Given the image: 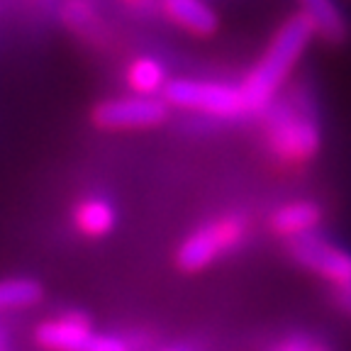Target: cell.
<instances>
[{
    "instance_id": "cell-13",
    "label": "cell",
    "mask_w": 351,
    "mask_h": 351,
    "mask_svg": "<svg viewBox=\"0 0 351 351\" xmlns=\"http://www.w3.org/2000/svg\"><path fill=\"white\" fill-rule=\"evenodd\" d=\"M130 83L139 95H154L156 90L166 88L164 66L154 59H137L130 69Z\"/></svg>"
},
{
    "instance_id": "cell-16",
    "label": "cell",
    "mask_w": 351,
    "mask_h": 351,
    "mask_svg": "<svg viewBox=\"0 0 351 351\" xmlns=\"http://www.w3.org/2000/svg\"><path fill=\"white\" fill-rule=\"evenodd\" d=\"M337 302L344 307L346 313H351V283L339 285V288H337Z\"/></svg>"
},
{
    "instance_id": "cell-2",
    "label": "cell",
    "mask_w": 351,
    "mask_h": 351,
    "mask_svg": "<svg viewBox=\"0 0 351 351\" xmlns=\"http://www.w3.org/2000/svg\"><path fill=\"white\" fill-rule=\"evenodd\" d=\"M247 237V222L241 217H222L193 230L176 252V266L183 274H200L227 252L237 249Z\"/></svg>"
},
{
    "instance_id": "cell-10",
    "label": "cell",
    "mask_w": 351,
    "mask_h": 351,
    "mask_svg": "<svg viewBox=\"0 0 351 351\" xmlns=\"http://www.w3.org/2000/svg\"><path fill=\"white\" fill-rule=\"evenodd\" d=\"M73 225L88 239H103L117 225L115 208L103 197H88L73 210Z\"/></svg>"
},
{
    "instance_id": "cell-4",
    "label": "cell",
    "mask_w": 351,
    "mask_h": 351,
    "mask_svg": "<svg viewBox=\"0 0 351 351\" xmlns=\"http://www.w3.org/2000/svg\"><path fill=\"white\" fill-rule=\"evenodd\" d=\"M164 98L169 105L200 110V112H208V115H217V117H237L249 112L241 88H232L225 86V83L176 78V81H171L164 88Z\"/></svg>"
},
{
    "instance_id": "cell-1",
    "label": "cell",
    "mask_w": 351,
    "mask_h": 351,
    "mask_svg": "<svg viewBox=\"0 0 351 351\" xmlns=\"http://www.w3.org/2000/svg\"><path fill=\"white\" fill-rule=\"evenodd\" d=\"M315 29L310 25L305 15H295L285 22L283 27L276 32L274 42L266 49V54L261 56L254 71L247 76L241 93L247 100L249 112H258V110L269 108L274 93L280 88V83L288 78V73L293 71V66L298 64V59L305 51L307 42L313 39Z\"/></svg>"
},
{
    "instance_id": "cell-3",
    "label": "cell",
    "mask_w": 351,
    "mask_h": 351,
    "mask_svg": "<svg viewBox=\"0 0 351 351\" xmlns=\"http://www.w3.org/2000/svg\"><path fill=\"white\" fill-rule=\"evenodd\" d=\"M266 137L276 159L298 164L313 159L319 149V130L313 117L293 108L291 103H276L266 115Z\"/></svg>"
},
{
    "instance_id": "cell-15",
    "label": "cell",
    "mask_w": 351,
    "mask_h": 351,
    "mask_svg": "<svg viewBox=\"0 0 351 351\" xmlns=\"http://www.w3.org/2000/svg\"><path fill=\"white\" fill-rule=\"evenodd\" d=\"M88 351H132L122 337H112V335H95L93 344Z\"/></svg>"
},
{
    "instance_id": "cell-12",
    "label": "cell",
    "mask_w": 351,
    "mask_h": 351,
    "mask_svg": "<svg viewBox=\"0 0 351 351\" xmlns=\"http://www.w3.org/2000/svg\"><path fill=\"white\" fill-rule=\"evenodd\" d=\"M44 298V285L34 278H3L0 280V313L27 310L39 305Z\"/></svg>"
},
{
    "instance_id": "cell-5",
    "label": "cell",
    "mask_w": 351,
    "mask_h": 351,
    "mask_svg": "<svg viewBox=\"0 0 351 351\" xmlns=\"http://www.w3.org/2000/svg\"><path fill=\"white\" fill-rule=\"evenodd\" d=\"M169 117V103L154 95L105 100L93 110V122L103 130H144Z\"/></svg>"
},
{
    "instance_id": "cell-8",
    "label": "cell",
    "mask_w": 351,
    "mask_h": 351,
    "mask_svg": "<svg viewBox=\"0 0 351 351\" xmlns=\"http://www.w3.org/2000/svg\"><path fill=\"white\" fill-rule=\"evenodd\" d=\"M322 219V210L317 203H310V200H293V203H285L271 215L269 225L271 230L278 237L285 239H295L307 232H315V227L319 225Z\"/></svg>"
},
{
    "instance_id": "cell-17",
    "label": "cell",
    "mask_w": 351,
    "mask_h": 351,
    "mask_svg": "<svg viewBox=\"0 0 351 351\" xmlns=\"http://www.w3.org/2000/svg\"><path fill=\"white\" fill-rule=\"evenodd\" d=\"M164 351H178V349H164Z\"/></svg>"
},
{
    "instance_id": "cell-7",
    "label": "cell",
    "mask_w": 351,
    "mask_h": 351,
    "mask_svg": "<svg viewBox=\"0 0 351 351\" xmlns=\"http://www.w3.org/2000/svg\"><path fill=\"white\" fill-rule=\"evenodd\" d=\"M93 339V327L78 313L49 317L34 329V344L44 351H88Z\"/></svg>"
},
{
    "instance_id": "cell-14",
    "label": "cell",
    "mask_w": 351,
    "mask_h": 351,
    "mask_svg": "<svg viewBox=\"0 0 351 351\" xmlns=\"http://www.w3.org/2000/svg\"><path fill=\"white\" fill-rule=\"evenodd\" d=\"M269 351H332L322 339L313 335H305V332H295V335H288L283 339H278Z\"/></svg>"
},
{
    "instance_id": "cell-11",
    "label": "cell",
    "mask_w": 351,
    "mask_h": 351,
    "mask_svg": "<svg viewBox=\"0 0 351 351\" xmlns=\"http://www.w3.org/2000/svg\"><path fill=\"white\" fill-rule=\"evenodd\" d=\"M166 12L188 32L208 37L217 29V15L203 0H166Z\"/></svg>"
},
{
    "instance_id": "cell-6",
    "label": "cell",
    "mask_w": 351,
    "mask_h": 351,
    "mask_svg": "<svg viewBox=\"0 0 351 351\" xmlns=\"http://www.w3.org/2000/svg\"><path fill=\"white\" fill-rule=\"evenodd\" d=\"M291 254L300 266L322 276L337 288L351 283V252L337 247L315 232L291 239Z\"/></svg>"
},
{
    "instance_id": "cell-9",
    "label": "cell",
    "mask_w": 351,
    "mask_h": 351,
    "mask_svg": "<svg viewBox=\"0 0 351 351\" xmlns=\"http://www.w3.org/2000/svg\"><path fill=\"white\" fill-rule=\"evenodd\" d=\"M300 12L310 20L313 29L332 44H341L349 34V22L335 0H298Z\"/></svg>"
}]
</instances>
